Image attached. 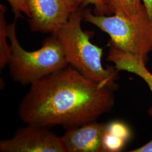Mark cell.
Masks as SVG:
<instances>
[{
    "label": "cell",
    "mask_w": 152,
    "mask_h": 152,
    "mask_svg": "<svg viewBox=\"0 0 152 152\" xmlns=\"http://www.w3.org/2000/svg\"><path fill=\"white\" fill-rule=\"evenodd\" d=\"M114 91L68 64L31 84L18 113L26 124L69 129L110 112L115 103Z\"/></svg>",
    "instance_id": "6da1fadb"
},
{
    "label": "cell",
    "mask_w": 152,
    "mask_h": 152,
    "mask_svg": "<svg viewBox=\"0 0 152 152\" xmlns=\"http://www.w3.org/2000/svg\"><path fill=\"white\" fill-rule=\"evenodd\" d=\"M83 8L72 12L68 22L54 33L63 46L69 65L87 78L114 91L118 88V72L114 66L104 68L103 49L92 44L91 33L81 27Z\"/></svg>",
    "instance_id": "7a4b0ae2"
},
{
    "label": "cell",
    "mask_w": 152,
    "mask_h": 152,
    "mask_svg": "<svg viewBox=\"0 0 152 152\" xmlns=\"http://www.w3.org/2000/svg\"><path fill=\"white\" fill-rule=\"evenodd\" d=\"M16 20L15 19L7 27L11 50L8 65L14 81L22 85H31L68 65L63 46L55 33L46 38L38 50L29 51L23 49L17 37Z\"/></svg>",
    "instance_id": "3957f363"
},
{
    "label": "cell",
    "mask_w": 152,
    "mask_h": 152,
    "mask_svg": "<svg viewBox=\"0 0 152 152\" xmlns=\"http://www.w3.org/2000/svg\"><path fill=\"white\" fill-rule=\"evenodd\" d=\"M83 19L106 33L108 43L146 61L152 51V20L144 4L134 15L122 14L98 15L90 10L83 11Z\"/></svg>",
    "instance_id": "277c9868"
},
{
    "label": "cell",
    "mask_w": 152,
    "mask_h": 152,
    "mask_svg": "<svg viewBox=\"0 0 152 152\" xmlns=\"http://www.w3.org/2000/svg\"><path fill=\"white\" fill-rule=\"evenodd\" d=\"M1 152H66L61 136L48 127L28 124L11 138L0 141Z\"/></svg>",
    "instance_id": "5b68a950"
},
{
    "label": "cell",
    "mask_w": 152,
    "mask_h": 152,
    "mask_svg": "<svg viewBox=\"0 0 152 152\" xmlns=\"http://www.w3.org/2000/svg\"><path fill=\"white\" fill-rule=\"evenodd\" d=\"M31 16L29 24L34 32H56L68 22L71 11L65 0H27Z\"/></svg>",
    "instance_id": "8992f818"
},
{
    "label": "cell",
    "mask_w": 152,
    "mask_h": 152,
    "mask_svg": "<svg viewBox=\"0 0 152 152\" xmlns=\"http://www.w3.org/2000/svg\"><path fill=\"white\" fill-rule=\"evenodd\" d=\"M107 126L95 120L68 129L61 136L66 152H104L103 139Z\"/></svg>",
    "instance_id": "52a82bcc"
},
{
    "label": "cell",
    "mask_w": 152,
    "mask_h": 152,
    "mask_svg": "<svg viewBox=\"0 0 152 152\" xmlns=\"http://www.w3.org/2000/svg\"><path fill=\"white\" fill-rule=\"evenodd\" d=\"M108 45L107 60L113 63L118 71H127L141 77L152 92V73L146 67L147 61L141 56L123 51L112 44L108 43ZM148 113L152 117V106Z\"/></svg>",
    "instance_id": "ba28073f"
},
{
    "label": "cell",
    "mask_w": 152,
    "mask_h": 152,
    "mask_svg": "<svg viewBox=\"0 0 152 152\" xmlns=\"http://www.w3.org/2000/svg\"><path fill=\"white\" fill-rule=\"evenodd\" d=\"M6 8L3 4L0 5V69H3L8 65L11 56L10 45L7 42V24L5 19Z\"/></svg>",
    "instance_id": "9c48e42d"
},
{
    "label": "cell",
    "mask_w": 152,
    "mask_h": 152,
    "mask_svg": "<svg viewBox=\"0 0 152 152\" xmlns=\"http://www.w3.org/2000/svg\"><path fill=\"white\" fill-rule=\"evenodd\" d=\"M111 14H122L131 16L140 10L142 0H103Z\"/></svg>",
    "instance_id": "30bf717a"
},
{
    "label": "cell",
    "mask_w": 152,
    "mask_h": 152,
    "mask_svg": "<svg viewBox=\"0 0 152 152\" xmlns=\"http://www.w3.org/2000/svg\"><path fill=\"white\" fill-rule=\"evenodd\" d=\"M127 141L120 137L106 131L103 139V146L104 152H118L121 151Z\"/></svg>",
    "instance_id": "8fae6325"
},
{
    "label": "cell",
    "mask_w": 152,
    "mask_h": 152,
    "mask_svg": "<svg viewBox=\"0 0 152 152\" xmlns=\"http://www.w3.org/2000/svg\"><path fill=\"white\" fill-rule=\"evenodd\" d=\"M107 131L115 136L128 141L131 137L129 127L125 123L121 121H113L107 124Z\"/></svg>",
    "instance_id": "7c38bea8"
},
{
    "label": "cell",
    "mask_w": 152,
    "mask_h": 152,
    "mask_svg": "<svg viewBox=\"0 0 152 152\" xmlns=\"http://www.w3.org/2000/svg\"><path fill=\"white\" fill-rule=\"evenodd\" d=\"M11 6L12 11L14 14L15 19L22 16V14H24L28 18L31 14L28 7L27 0H6Z\"/></svg>",
    "instance_id": "4fadbf2b"
},
{
    "label": "cell",
    "mask_w": 152,
    "mask_h": 152,
    "mask_svg": "<svg viewBox=\"0 0 152 152\" xmlns=\"http://www.w3.org/2000/svg\"><path fill=\"white\" fill-rule=\"evenodd\" d=\"M89 5L94 6V14L98 15H112L103 0H84L81 7L84 8Z\"/></svg>",
    "instance_id": "5bb4252c"
},
{
    "label": "cell",
    "mask_w": 152,
    "mask_h": 152,
    "mask_svg": "<svg viewBox=\"0 0 152 152\" xmlns=\"http://www.w3.org/2000/svg\"><path fill=\"white\" fill-rule=\"evenodd\" d=\"M72 12L76 11L81 7L84 0H65Z\"/></svg>",
    "instance_id": "9a60e30c"
},
{
    "label": "cell",
    "mask_w": 152,
    "mask_h": 152,
    "mask_svg": "<svg viewBox=\"0 0 152 152\" xmlns=\"http://www.w3.org/2000/svg\"><path fill=\"white\" fill-rule=\"evenodd\" d=\"M131 152H152V140L140 147L131 151Z\"/></svg>",
    "instance_id": "2e32d148"
},
{
    "label": "cell",
    "mask_w": 152,
    "mask_h": 152,
    "mask_svg": "<svg viewBox=\"0 0 152 152\" xmlns=\"http://www.w3.org/2000/svg\"><path fill=\"white\" fill-rule=\"evenodd\" d=\"M152 20V0H142Z\"/></svg>",
    "instance_id": "e0dca14e"
}]
</instances>
